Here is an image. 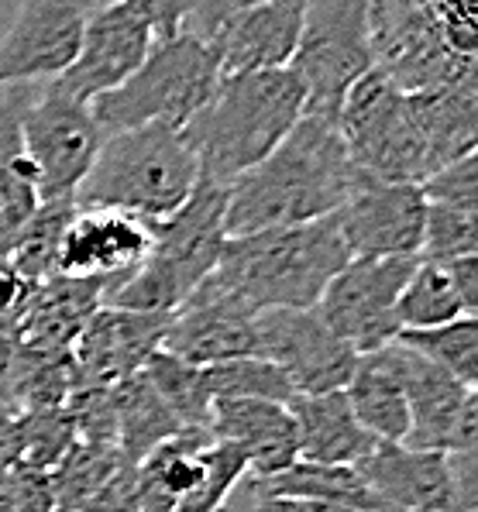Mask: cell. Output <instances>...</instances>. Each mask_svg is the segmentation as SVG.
Wrapping results in <instances>:
<instances>
[{"instance_id": "6da1fadb", "label": "cell", "mask_w": 478, "mask_h": 512, "mask_svg": "<svg viewBox=\"0 0 478 512\" xmlns=\"http://www.w3.org/2000/svg\"><path fill=\"white\" fill-rule=\"evenodd\" d=\"M338 121L320 114H303L282 145L258 162L252 172L231 183L224 210V234L269 231L331 217L348 203L362 183Z\"/></svg>"}, {"instance_id": "7a4b0ae2", "label": "cell", "mask_w": 478, "mask_h": 512, "mask_svg": "<svg viewBox=\"0 0 478 512\" xmlns=\"http://www.w3.org/2000/svg\"><path fill=\"white\" fill-rule=\"evenodd\" d=\"M351 262L338 217L227 238L221 262L203 282L234 296L252 313L313 310L327 282Z\"/></svg>"}, {"instance_id": "3957f363", "label": "cell", "mask_w": 478, "mask_h": 512, "mask_svg": "<svg viewBox=\"0 0 478 512\" xmlns=\"http://www.w3.org/2000/svg\"><path fill=\"white\" fill-rule=\"evenodd\" d=\"M307 110V90L289 69L224 76L214 97L183 124L200 176L231 186L265 162Z\"/></svg>"}, {"instance_id": "277c9868", "label": "cell", "mask_w": 478, "mask_h": 512, "mask_svg": "<svg viewBox=\"0 0 478 512\" xmlns=\"http://www.w3.org/2000/svg\"><path fill=\"white\" fill-rule=\"evenodd\" d=\"M197 179L200 162L183 128L145 124L104 135L73 203L80 210H121L155 224L190 200Z\"/></svg>"}, {"instance_id": "5b68a950", "label": "cell", "mask_w": 478, "mask_h": 512, "mask_svg": "<svg viewBox=\"0 0 478 512\" xmlns=\"http://www.w3.org/2000/svg\"><path fill=\"white\" fill-rule=\"evenodd\" d=\"M227 189L210 179H197L190 200L166 220H155V241L141 269L111 289L104 306L138 313H172L190 299L193 289L217 269L224 251Z\"/></svg>"}, {"instance_id": "8992f818", "label": "cell", "mask_w": 478, "mask_h": 512, "mask_svg": "<svg viewBox=\"0 0 478 512\" xmlns=\"http://www.w3.org/2000/svg\"><path fill=\"white\" fill-rule=\"evenodd\" d=\"M217 83H221V69L210 45L190 31H179L176 38L155 42L135 73L117 90L93 100L90 107L104 135L145 128V124L183 128L214 97Z\"/></svg>"}, {"instance_id": "52a82bcc", "label": "cell", "mask_w": 478, "mask_h": 512, "mask_svg": "<svg viewBox=\"0 0 478 512\" xmlns=\"http://www.w3.org/2000/svg\"><path fill=\"white\" fill-rule=\"evenodd\" d=\"M289 73L307 90V110L338 121L348 90L372 73L368 0H303V28Z\"/></svg>"}, {"instance_id": "ba28073f", "label": "cell", "mask_w": 478, "mask_h": 512, "mask_svg": "<svg viewBox=\"0 0 478 512\" xmlns=\"http://www.w3.org/2000/svg\"><path fill=\"white\" fill-rule=\"evenodd\" d=\"M338 128L351 162L365 179L413 186H423L430 179L427 155L406 107V93L375 69L348 90L338 110Z\"/></svg>"}, {"instance_id": "9c48e42d", "label": "cell", "mask_w": 478, "mask_h": 512, "mask_svg": "<svg viewBox=\"0 0 478 512\" xmlns=\"http://www.w3.org/2000/svg\"><path fill=\"white\" fill-rule=\"evenodd\" d=\"M21 141L35 172L38 200L73 203L100 152L104 128L97 124L90 104L66 97L49 83L45 93L28 100L21 117Z\"/></svg>"}, {"instance_id": "30bf717a", "label": "cell", "mask_w": 478, "mask_h": 512, "mask_svg": "<svg viewBox=\"0 0 478 512\" xmlns=\"http://www.w3.org/2000/svg\"><path fill=\"white\" fill-rule=\"evenodd\" d=\"M368 38L372 69L403 93L454 86L468 69L444 45L434 7L420 0H368Z\"/></svg>"}, {"instance_id": "8fae6325", "label": "cell", "mask_w": 478, "mask_h": 512, "mask_svg": "<svg viewBox=\"0 0 478 512\" xmlns=\"http://www.w3.org/2000/svg\"><path fill=\"white\" fill-rule=\"evenodd\" d=\"M417 262L420 258H351L327 282L313 310L355 354L386 348L403 334L399 293Z\"/></svg>"}, {"instance_id": "7c38bea8", "label": "cell", "mask_w": 478, "mask_h": 512, "mask_svg": "<svg viewBox=\"0 0 478 512\" xmlns=\"http://www.w3.org/2000/svg\"><path fill=\"white\" fill-rule=\"evenodd\" d=\"M100 0H18L0 38V86L52 83L69 69Z\"/></svg>"}, {"instance_id": "4fadbf2b", "label": "cell", "mask_w": 478, "mask_h": 512, "mask_svg": "<svg viewBox=\"0 0 478 512\" xmlns=\"http://www.w3.org/2000/svg\"><path fill=\"white\" fill-rule=\"evenodd\" d=\"M255 358L272 361L293 392H338L355 372L358 354L331 334L317 310H262L255 317Z\"/></svg>"}, {"instance_id": "5bb4252c", "label": "cell", "mask_w": 478, "mask_h": 512, "mask_svg": "<svg viewBox=\"0 0 478 512\" xmlns=\"http://www.w3.org/2000/svg\"><path fill=\"white\" fill-rule=\"evenodd\" d=\"M334 217L351 258H420L427 196L413 183L362 179Z\"/></svg>"}, {"instance_id": "9a60e30c", "label": "cell", "mask_w": 478, "mask_h": 512, "mask_svg": "<svg viewBox=\"0 0 478 512\" xmlns=\"http://www.w3.org/2000/svg\"><path fill=\"white\" fill-rule=\"evenodd\" d=\"M155 35L145 21L131 11L124 0H111L100 4L90 14L83 31V42L76 59L69 62V69L52 80L59 93L83 104H93L97 97L117 90L131 73L145 62V55L152 52Z\"/></svg>"}, {"instance_id": "2e32d148", "label": "cell", "mask_w": 478, "mask_h": 512, "mask_svg": "<svg viewBox=\"0 0 478 512\" xmlns=\"http://www.w3.org/2000/svg\"><path fill=\"white\" fill-rule=\"evenodd\" d=\"M166 327L169 313L100 306L69 348L76 389H111L121 378L141 372L145 361L162 348Z\"/></svg>"}, {"instance_id": "e0dca14e", "label": "cell", "mask_w": 478, "mask_h": 512, "mask_svg": "<svg viewBox=\"0 0 478 512\" xmlns=\"http://www.w3.org/2000/svg\"><path fill=\"white\" fill-rule=\"evenodd\" d=\"M152 241L155 227L135 214L76 207L62 234L59 272L73 279H100L107 282V293H111L141 269V262L152 251Z\"/></svg>"}, {"instance_id": "ac0fdd59", "label": "cell", "mask_w": 478, "mask_h": 512, "mask_svg": "<svg viewBox=\"0 0 478 512\" xmlns=\"http://www.w3.org/2000/svg\"><path fill=\"white\" fill-rule=\"evenodd\" d=\"M255 317L234 296L200 282L186 303L169 313L162 351L190 365H221L234 358H255Z\"/></svg>"}, {"instance_id": "d6986e66", "label": "cell", "mask_w": 478, "mask_h": 512, "mask_svg": "<svg viewBox=\"0 0 478 512\" xmlns=\"http://www.w3.org/2000/svg\"><path fill=\"white\" fill-rule=\"evenodd\" d=\"M303 28V0H265L224 21L207 38L224 76L289 69Z\"/></svg>"}, {"instance_id": "ffe728a7", "label": "cell", "mask_w": 478, "mask_h": 512, "mask_svg": "<svg viewBox=\"0 0 478 512\" xmlns=\"http://www.w3.org/2000/svg\"><path fill=\"white\" fill-rule=\"evenodd\" d=\"M386 512H444L451 499V454L406 444H375L355 464Z\"/></svg>"}, {"instance_id": "44dd1931", "label": "cell", "mask_w": 478, "mask_h": 512, "mask_svg": "<svg viewBox=\"0 0 478 512\" xmlns=\"http://www.w3.org/2000/svg\"><path fill=\"white\" fill-rule=\"evenodd\" d=\"M214 440L234 444L248 458L255 478H269L300 461L296 420L286 403L269 399H217L210 413Z\"/></svg>"}, {"instance_id": "7402d4cb", "label": "cell", "mask_w": 478, "mask_h": 512, "mask_svg": "<svg viewBox=\"0 0 478 512\" xmlns=\"http://www.w3.org/2000/svg\"><path fill=\"white\" fill-rule=\"evenodd\" d=\"M104 296L107 282L100 279H73V275L56 272L52 279L38 282L28 310L14 324L21 348L69 354L73 341L86 327V320L104 306Z\"/></svg>"}, {"instance_id": "603a6c76", "label": "cell", "mask_w": 478, "mask_h": 512, "mask_svg": "<svg viewBox=\"0 0 478 512\" xmlns=\"http://www.w3.org/2000/svg\"><path fill=\"white\" fill-rule=\"evenodd\" d=\"M344 396L355 420L382 444H403L410 430V403H406L403 348L399 341L379 351L358 354Z\"/></svg>"}, {"instance_id": "cb8c5ba5", "label": "cell", "mask_w": 478, "mask_h": 512, "mask_svg": "<svg viewBox=\"0 0 478 512\" xmlns=\"http://www.w3.org/2000/svg\"><path fill=\"white\" fill-rule=\"evenodd\" d=\"M399 348H403L406 403H410V430H406L403 444L417 447V451L451 454L454 433H458L472 389H465L458 378H451L444 368L410 351L406 344H399Z\"/></svg>"}, {"instance_id": "d4e9b609", "label": "cell", "mask_w": 478, "mask_h": 512, "mask_svg": "<svg viewBox=\"0 0 478 512\" xmlns=\"http://www.w3.org/2000/svg\"><path fill=\"white\" fill-rule=\"evenodd\" d=\"M28 100L31 93L25 86H0V258L11 255L14 241L42 203L21 141V117Z\"/></svg>"}, {"instance_id": "484cf974", "label": "cell", "mask_w": 478, "mask_h": 512, "mask_svg": "<svg viewBox=\"0 0 478 512\" xmlns=\"http://www.w3.org/2000/svg\"><path fill=\"white\" fill-rule=\"evenodd\" d=\"M410 121L427 155L430 176L478 148V93L468 86H437V90L406 93Z\"/></svg>"}, {"instance_id": "4316f807", "label": "cell", "mask_w": 478, "mask_h": 512, "mask_svg": "<svg viewBox=\"0 0 478 512\" xmlns=\"http://www.w3.org/2000/svg\"><path fill=\"white\" fill-rule=\"evenodd\" d=\"M289 413L300 437V461L310 464H358L379 440L355 420L344 389L320 392V396L289 399Z\"/></svg>"}, {"instance_id": "83f0119b", "label": "cell", "mask_w": 478, "mask_h": 512, "mask_svg": "<svg viewBox=\"0 0 478 512\" xmlns=\"http://www.w3.org/2000/svg\"><path fill=\"white\" fill-rule=\"evenodd\" d=\"M214 444L210 430H179L135 464V509L179 512L203 475V451Z\"/></svg>"}, {"instance_id": "f1b7e54d", "label": "cell", "mask_w": 478, "mask_h": 512, "mask_svg": "<svg viewBox=\"0 0 478 512\" xmlns=\"http://www.w3.org/2000/svg\"><path fill=\"white\" fill-rule=\"evenodd\" d=\"M114 396V420H117V447L128 464H138L145 454H152L159 444L176 437L179 420L162 403V396L152 389L145 372H135L111 385Z\"/></svg>"}, {"instance_id": "f546056e", "label": "cell", "mask_w": 478, "mask_h": 512, "mask_svg": "<svg viewBox=\"0 0 478 512\" xmlns=\"http://www.w3.org/2000/svg\"><path fill=\"white\" fill-rule=\"evenodd\" d=\"M252 495H300V499H320L355 512H386L382 502L368 492V485L358 478L355 464H310L296 461L286 471L269 478L248 482Z\"/></svg>"}, {"instance_id": "4dcf8cb0", "label": "cell", "mask_w": 478, "mask_h": 512, "mask_svg": "<svg viewBox=\"0 0 478 512\" xmlns=\"http://www.w3.org/2000/svg\"><path fill=\"white\" fill-rule=\"evenodd\" d=\"M145 378L162 396V403L172 409L183 430H210V413H214V396L207 389V375L200 365L176 358L169 351H155L145 361Z\"/></svg>"}, {"instance_id": "1f68e13d", "label": "cell", "mask_w": 478, "mask_h": 512, "mask_svg": "<svg viewBox=\"0 0 478 512\" xmlns=\"http://www.w3.org/2000/svg\"><path fill=\"white\" fill-rule=\"evenodd\" d=\"M461 317V303L444 262L420 258L410 272L403 293H399V327L403 330H430L451 324Z\"/></svg>"}, {"instance_id": "d6a6232c", "label": "cell", "mask_w": 478, "mask_h": 512, "mask_svg": "<svg viewBox=\"0 0 478 512\" xmlns=\"http://www.w3.org/2000/svg\"><path fill=\"white\" fill-rule=\"evenodd\" d=\"M396 341L434 361L465 389H478V317H458L430 330H403Z\"/></svg>"}, {"instance_id": "836d02e7", "label": "cell", "mask_w": 478, "mask_h": 512, "mask_svg": "<svg viewBox=\"0 0 478 512\" xmlns=\"http://www.w3.org/2000/svg\"><path fill=\"white\" fill-rule=\"evenodd\" d=\"M76 214V203H38L35 217L21 231V238L11 248V262L25 279L38 282L52 279L59 272V248L69 220Z\"/></svg>"}, {"instance_id": "e575fe53", "label": "cell", "mask_w": 478, "mask_h": 512, "mask_svg": "<svg viewBox=\"0 0 478 512\" xmlns=\"http://www.w3.org/2000/svg\"><path fill=\"white\" fill-rule=\"evenodd\" d=\"M207 389L217 399H269V403H289L296 396L289 378L282 375L265 358H234L221 361V365H207Z\"/></svg>"}, {"instance_id": "d590c367", "label": "cell", "mask_w": 478, "mask_h": 512, "mask_svg": "<svg viewBox=\"0 0 478 512\" xmlns=\"http://www.w3.org/2000/svg\"><path fill=\"white\" fill-rule=\"evenodd\" d=\"M248 475V458L234 444L214 440L203 451V475L197 488L190 492V499L179 506V512H221L231 502L234 488L245 482Z\"/></svg>"}, {"instance_id": "8d00e7d4", "label": "cell", "mask_w": 478, "mask_h": 512, "mask_svg": "<svg viewBox=\"0 0 478 512\" xmlns=\"http://www.w3.org/2000/svg\"><path fill=\"white\" fill-rule=\"evenodd\" d=\"M478 255V214L451 203H430L423 220V248L420 258L430 262H454V258Z\"/></svg>"}, {"instance_id": "74e56055", "label": "cell", "mask_w": 478, "mask_h": 512, "mask_svg": "<svg viewBox=\"0 0 478 512\" xmlns=\"http://www.w3.org/2000/svg\"><path fill=\"white\" fill-rule=\"evenodd\" d=\"M420 189L430 203H451V207L478 214V148L461 155L458 162L444 165L441 172H434Z\"/></svg>"}, {"instance_id": "f35d334b", "label": "cell", "mask_w": 478, "mask_h": 512, "mask_svg": "<svg viewBox=\"0 0 478 512\" xmlns=\"http://www.w3.org/2000/svg\"><path fill=\"white\" fill-rule=\"evenodd\" d=\"M434 18L451 55L465 62L478 59V0H437Z\"/></svg>"}, {"instance_id": "ab89813d", "label": "cell", "mask_w": 478, "mask_h": 512, "mask_svg": "<svg viewBox=\"0 0 478 512\" xmlns=\"http://www.w3.org/2000/svg\"><path fill=\"white\" fill-rule=\"evenodd\" d=\"M11 495L14 512H59L52 471L31 468V464H11Z\"/></svg>"}, {"instance_id": "60d3db41", "label": "cell", "mask_w": 478, "mask_h": 512, "mask_svg": "<svg viewBox=\"0 0 478 512\" xmlns=\"http://www.w3.org/2000/svg\"><path fill=\"white\" fill-rule=\"evenodd\" d=\"M131 11L152 28L155 42L162 38H176L186 28V18L193 11V0H124Z\"/></svg>"}, {"instance_id": "b9f144b4", "label": "cell", "mask_w": 478, "mask_h": 512, "mask_svg": "<svg viewBox=\"0 0 478 512\" xmlns=\"http://www.w3.org/2000/svg\"><path fill=\"white\" fill-rule=\"evenodd\" d=\"M255 4H265V0H193V11H190V18H186L183 31L197 35L200 42H207L224 21H231L234 14L248 11V7H255Z\"/></svg>"}, {"instance_id": "7bdbcfd3", "label": "cell", "mask_w": 478, "mask_h": 512, "mask_svg": "<svg viewBox=\"0 0 478 512\" xmlns=\"http://www.w3.org/2000/svg\"><path fill=\"white\" fill-rule=\"evenodd\" d=\"M31 293H35V282L14 269L11 258H0V324H18L31 303Z\"/></svg>"}, {"instance_id": "ee69618b", "label": "cell", "mask_w": 478, "mask_h": 512, "mask_svg": "<svg viewBox=\"0 0 478 512\" xmlns=\"http://www.w3.org/2000/svg\"><path fill=\"white\" fill-rule=\"evenodd\" d=\"M444 512H478V461L451 454V499Z\"/></svg>"}, {"instance_id": "f6af8a7d", "label": "cell", "mask_w": 478, "mask_h": 512, "mask_svg": "<svg viewBox=\"0 0 478 512\" xmlns=\"http://www.w3.org/2000/svg\"><path fill=\"white\" fill-rule=\"evenodd\" d=\"M448 265V275L454 282V293L461 303V317H478V255L454 258Z\"/></svg>"}, {"instance_id": "bcb514c9", "label": "cell", "mask_w": 478, "mask_h": 512, "mask_svg": "<svg viewBox=\"0 0 478 512\" xmlns=\"http://www.w3.org/2000/svg\"><path fill=\"white\" fill-rule=\"evenodd\" d=\"M248 512H355V509H344L320 499H300V495H252Z\"/></svg>"}, {"instance_id": "7dc6e473", "label": "cell", "mask_w": 478, "mask_h": 512, "mask_svg": "<svg viewBox=\"0 0 478 512\" xmlns=\"http://www.w3.org/2000/svg\"><path fill=\"white\" fill-rule=\"evenodd\" d=\"M18 354H21V337L14 324H0V399L11 403V385L14 372H18Z\"/></svg>"}, {"instance_id": "c3c4849f", "label": "cell", "mask_w": 478, "mask_h": 512, "mask_svg": "<svg viewBox=\"0 0 478 512\" xmlns=\"http://www.w3.org/2000/svg\"><path fill=\"white\" fill-rule=\"evenodd\" d=\"M21 461V409L0 399V464L11 468Z\"/></svg>"}, {"instance_id": "681fc988", "label": "cell", "mask_w": 478, "mask_h": 512, "mask_svg": "<svg viewBox=\"0 0 478 512\" xmlns=\"http://www.w3.org/2000/svg\"><path fill=\"white\" fill-rule=\"evenodd\" d=\"M451 454L478 461V389L468 392V403H465V413H461L458 433H454Z\"/></svg>"}, {"instance_id": "f907efd6", "label": "cell", "mask_w": 478, "mask_h": 512, "mask_svg": "<svg viewBox=\"0 0 478 512\" xmlns=\"http://www.w3.org/2000/svg\"><path fill=\"white\" fill-rule=\"evenodd\" d=\"M420 4H427V7H434V4H437V0H420Z\"/></svg>"}, {"instance_id": "816d5d0a", "label": "cell", "mask_w": 478, "mask_h": 512, "mask_svg": "<svg viewBox=\"0 0 478 512\" xmlns=\"http://www.w3.org/2000/svg\"><path fill=\"white\" fill-rule=\"evenodd\" d=\"M227 512H231V506H227Z\"/></svg>"}, {"instance_id": "f5cc1de1", "label": "cell", "mask_w": 478, "mask_h": 512, "mask_svg": "<svg viewBox=\"0 0 478 512\" xmlns=\"http://www.w3.org/2000/svg\"><path fill=\"white\" fill-rule=\"evenodd\" d=\"M221 512H227V509H221Z\"/></svg>"}]
</instances>
